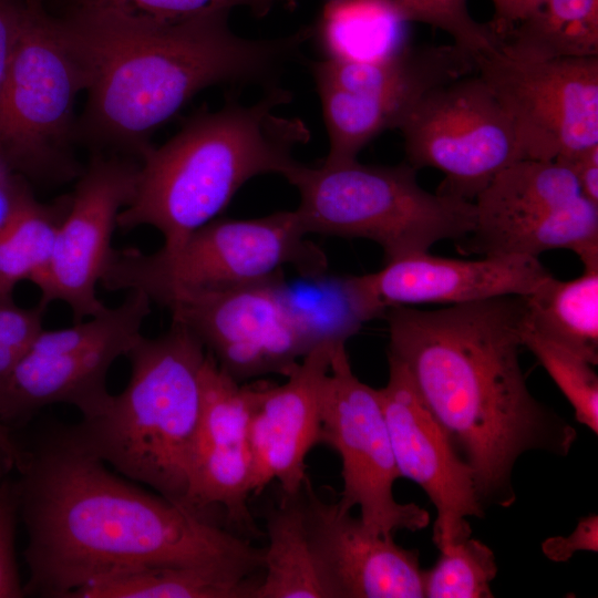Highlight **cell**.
<instances>
[{
	"mask_svg": "<svg viewBox=\"0 0 598 598\" xmlns=\"http://www.w3.org/2000/svg\"><path fill=\"white\" fill-rule=\"evenodd\" d=\"M16 471L28 535L24 595L72 598L97 579L144 566L264 564V549L120 477L69 427L23 448Z\"/></svg>",
	"mask_w": 598,
	"mask_h": 598,
	"instance_id": "1",
	"label": "cell"
},
{
	"mask_svg": "<svg viewBox=\"0 0 598 598\" xmlns=\"http://www.w3.org/2000/svg\"><path fill=\"white\" fill-rule=\"evenodd\" d=\"M384 317L388 355L473 470L483 506L515 503L513 470L524 453H569L576 430L533 396L519 363L523 296L435 310L394 306Z\"/></svg>",
	"mask_w": 598,
	"mask_h": 598,
	"instance_id": "2",
	"label": "cell"
},
{
	"mask_svg": "<svg viewBox=\"0 0 598 598\" xmlns=\"http://www.w3.org/2000/svg\"><path fill=\"white\" fill-rule=\"evenodd\" d=\"M231 11L177 21L62 13L58 27L86 78L78 144L92 154L138 161L151 136L202 90L270 79L310 35L275 40L238 35Z\"/></svg>",
	"mask_w": 598,
	"mask_h": 598,
	"instance_id": "3",
	"label": "cell"
},
{
	"mask_svg": "<svg viewBox=\"0 0 598 598\" xmlns=\"http://www.w3.org/2000/svg\"><path fill=\"white\" fill-rule=\"evenodd\" d=\"M290 92L272 86L251 105L235 101L189 118L166 143L140 161L135 194L117 217V228L157 229L171 249L217 218L249 179L283 177L298 164L292 152L309 141L299 118L277 109Z\"/></svg>",
	"mask_w": 598,
	"mask_h": 598,
	"instance_id": "4",
	"label": "cell"
},
{
	"mask_svg": "<svg viewBox=\"0 0 598 598\" xmlns=\"http://www.w3.org/2000/svg\"><path fill=\"white\" fill-rule=\"evenodd\" d=\"M206 353L199 339L175 321L156 338L143 336L126 354L131 374L124 390L70 432L122 476L184 506Z\"/></svg>",
	"mask_w": 598,
	"mask_h": 598,
	"instance_id": "5",
	"label": "cell"
},
{
	"mask_svg": "<svg viewBox=\"0 0 598 598\" xmlns=\"http://www.w3.org/2000/svg\"><path fill=\"white\" fill-rule=\"evenodd\" d=\"M409 163L365 165L358 159L317 167L298 163L285 177L299 193L296 212L307 234L370 239L385 262L461 240L475 225V205L431 193Z\"/></svg>",
	"mask_w": 598,
	"mask_h": 598,
	"instance_id": "6",
	"label": "cell"
},
{
	"mask_svg": "<svg viewBox=\"0 0 598 598\" xmlns=\"http://www.w3.org/2000/svg\"><path fill=\"white\" fill-rule=\"evenodd\" d=\"M85 73L41 0H25L16 51L0 92V162L30 184L75 181V102Z\"/></svg>",
	"mask_w": 598,
	"mask_h": 598,
	"instance_id": "7",
	"label": "cell"
},
{
	"mask_svg": "<svg viewBox=\"0 0 598 598\" xmlns=\"http://www.w3.org/2000/svg\"><path fill=\"white\" fill-rule=\"evenodd\" d=\"M307 235L296 209L249 219L215 218L171 249H115L101 285L109 291L138 290L156 302L175 291L260 282L285 266L297 272L328 269L326 255Z\"/></svg>",
	"mask_w": 598,
	"mask_h": 598,
	"instance_id": "8",
	"label": "cell"
},
{
	"mask_svg": "<svg viewBox=\"0 0 598 598\" xmlns=\"http://www.w3.org/2000/svg\"><path fill=\"white\" fill-rule=\"evenodd\" d=\"M151 302L144 292L128 291L121 305L94 317L66 328H43L0 377V422L21 426L53 404L72 405L82 419L101 414L112 398L109 371L143 337Z\"/></svg>",
	"mask_w": 598,
	"mask_h": 598,
	"instance_id": "9",
	"label": "cell"
},
{
	"mask_svg": "<svg viewBox=\"0 0 598 598\" xmlns=\"http://www.w3.org/2000/svg\"><path fill=\"white\" fill-rule=\"evenodd\" d=\"M475 225L458 240L464 254L538 258L569 249L584 269L598 268V205L557 161L519 159L502 171L474 199Z\"/></svg>",
	"mask_w": 598,
	"mask_h": 598,
	"instance_id": "10",
	"label": "cell"
},
{
	"mask_svg": "<svg viewBox=\"0 0 598 598\" xmlns=\"http://www.w3.org/2000/svg\"><path fill=\"white\" fill-rule=\"evenodd\" d=\"M399 130L408 163L441 171L437 192L470 202L525 159L507 113L476 71L429 91Z\"/></svg>",
	"mask_w": 598,
	"mask_h": 598,
	"instance_id": "11",
	"label": "cell"
},
{
	"mask_svg": "<svg viewBox=\"0 0 598 598\" xmlns=\"http://www.w3.org/2000/svg\"><path fill=\"white\" fill-rule=\"evenodd\" d=\"M320 443L331 446L341 461L338 505L350 512L358 507L359 518L371 533L393 538L401 530L427 527L431 517L426 509L394 497L393 486L401 476L379 391L353 373L344 344L331 351Z\"/></svg>",
	"mask_w": 598,
	"mask_h": 598,
	"instance_id": "12",
	"label": "cell"
},
{
	"mask_svg": "<svg viewBox=\"0 0 598 598\" xmlns=\"http://www.w3.org/2000/svg\"><path fill=\"white\" fill-rule=\"evenodd\" d=\"M475 71L507 113L524 158L555 161L598 145V56L528 60L499 47Z\"/></svg>",
	"mask_w": 598,
	"mask_h": 598,
	"instance_id": "13",
	"label": "cell"
},
{
	"mask_svg": "<svg viewBox=\"0 0 598 598\" xmlns=\"http://www.w3.org/2000/svg\"><path fill=\"white\" fill-rule=\"evenodd\" d=\"M138 172L136 158L91 155L75 179L48 267L35 283L41 306L61 301L70 308L74 322L106 308L96 288L114 254L112 239L117 217L135 194Z\"/></svg>",
	"mask_w": 598,
	"mask_h": 598,
	"instance_id": "14",
	"label": "cell"
},
{
	"mask_svg": "<svg viewBox=\"0 0 598 598\" xmlns=\"http://www.w3.org/2000/svg\"><path fill=\"white\" fill-rule=\"evenodd\" d=\"M278 275L236 287L175 291L156 302L238 382L269 373L286 377L306 352L280 305Z\"/></svg>",
	"mask_w": 598,
	"mask_h": 598,
	"instance_id": "15",
	"label": "cell"
},
{
	"mask_svg": "<svg viewBox=\"0 0 598 598\" xmlns=\"http://www.w3.org/2000/svg\"><path fill=\"white\" fill-rule=\"evenodd\" d=\"M389 379L378 389L395 464L436 509L433 543L439 549L471 536L468 517H483L471 466L432 414L405 368L389 357Z\"/></svg>",
	"mask_w": 598,
	"mask_h": 598,
	"instance_id": "16",
	"label": "cell"
},
{
	"mask_svg": "<svg viewBox=\"0 0 598 598\" xmlns=\"http://www.w3.org/2000/svg\"><path fill=\"white\" fill-rule=\"evenodd\" d=\"M306 528L328 598H422L419 553L371 533L338 503L319 497L307 478Z\"/></svg>",
	"mask_w": 598,
	"mask_h": 598,
	"instance_id": "17",
	"label": "cell"
},
{
	"mask_svg": "<svg viewBox=\"0 0 598 598\" xmlns=\"http://www.w3.org/2000/svg\"><path fill=\"white\" fill-rule=\"evenodd\" d=\"M200 383V414L184 506L200 514L212 506H220L230 522L254 529L248 508L254 385H241L209 352Z\"/></svg>",
	"mask_w": 598,
	"mask_h": 598,
	"instance_id": "18",
	"label": "cell"
},
{
	"mask_svg": "<svg viewBox=\"0 0 598 598\" xmlns=\"http://www.w3.org/2000/svg\"><path fill=\"white\" fill-rule=\"evenodd\" d=\"M337 347V346H336ZM333 347L303 355L279 385H254L249 420L251 494L277 481L283 497L302 492L306 458L320 443L322 398Z\"/></svg>",
	"mask_w": 598,
	"mask_h": 598,
	"instance_id": "19",
	"label": "cell"
},
{
	"mask_svg": "<svg viewBox=\"0 0 598 598\" xmlns=\"http://www.w3.org/2000/svg\"><path fill=\"white\" fill-rule=\"evenodd\" d=\"M386 310L420 303L460 305L503 296H526L551 274L530 256L463 260L419 252L367 274Z\"/></svg>",
	"mask_w": 598,
	"mask_h": 598,
	"instance_id": "20",
	"label": "cell"
},
{
	"mask_svg": "<svg viewBox=\"0 0 598 598\" xmlns=\"http://www.w3.org/2000/svg\"><path fill=\"white\" fill-rule=\"evenodd\" d=\"M280 305L306 354L322 344H346L364 323L384 317L367 275H337L328 269L297 272L275 280Z\"/></svg>",
	"mask_w": 598,
	"mask_h": 598,
	"instance_id": "21",
	"label": "cell"
},
{
	"mask_svg": "<svg viewBox=\"0 0 598 598\" xmlns=\"http://www.w3.org/2000/svg\"><path fill=\"white\" fill-rule=\"evenodd\" d=\"M475 71L474 56L454 43L412 48L369 63L323 59L313 78L365 95L399 111L404 120L432 89Z\"/></svg>",
	"mask_w": 598,
	"mask_h": 598,
	"instance_id": "22",
	"label": "cell"
},
{
	"mask_svg": "<svg viewBox=\"0 0 598 598\" xmlns=\"http://www.w3.org/2000/svg\"><path fill=\"white\" fill-rule=\"evenodd\" d=\"M262 564L221 560L155 565L118 571L78 590L72 598H252Z\"/></svg>",
	"mask_w": 598,
	"mask_h": 598,
	"instance_id": "23",
	"label": "cell"
},
{
	"mask_svg": "<svg viewBox=\"0 0 598 598\" xmlns=\"http://www.w3.org/2000/svg\"><path fill=\"white\" fill-rule=\"evenodd\" d=\"M406 24L386 0H326L316 31L324 59L369 63L409 45Z\"/></svg>",
	"mask_w": 598,
	"mask_h": 598,
	"instance_id": "24",
	"label": "cell"
},
{
	"mask_svg": "<svg viewBox=\"0 0 598 598\" xmlns=\"http://www.w3.org/2000/svg\"><path fill=\"white\" fill-rule=\"evenodd\" d=\"M523 299L528 328L598 363V269H584L571 280L551 275Z\"/></svg>",
	"mask_w": 598,
	"mask_h": 598,
	"instance_id": "25",
	"label": "cell"
},
{
	"mask_svg": "<svg viewBox=\"0 0 598 598\" xmlns=\"http://www.w3.org/2000/svg\"><path fill=\"white\" fill-rule=\"evenodd\" d=\"M266 526L265 575L252 598H328L309 543L301 493L271 508Z\"/></svg>",
	"mask_w": 598,
	"mask_h": 598,
	"instance_id": "26",
	"label": "cell"
},
{
	"mask_svg": "<svg viewBox=\"0 0 598 598\" xmlns=\"http://www.w3.org/2000/svg\"><path fill=\"white\" fill-rule=\"evenodd\" d=\"M499 48L528 60L598 56V0H545Z\"/></svg>",
	"mask_w": 598,
	"mask_h": 598,
	"instance_id": "27",
	"label": "cell"
},
{
	"mask_svg": "<svg viewBox=\"0 0 598 598\" xmlns=\"http://www.w3.org/2000/svg\"><path fill=\"white\" fill-rule=\"evenodd\" d=\"M70 199L68 194L41 203L30 193L0 228V297H12L18 283L35 285L43 276Z\"/></svg>",
	"mask_w": 598,
	"mask_h": 598,
	"instance_id": "28",
	"label": "cell"
},
{
	"mask_svg": "<svg viewBox=\"0 0 598 598\" xmlns=\"http://www.w3.org/2000/svg\"><path fill=\"white\" fill-rule=\"evenodd\" d=\"M329 136V152L323 162L357 159L374 137L386 130L399 128L403 115L374 99L315 79Z\"/></svg>",
	"mask_w": 598,
	"mask_h": 598,
	"instance_id": "29",
	"label": "cell"
},
{
	"mask_svg": "<svg viewBox=\"0 0 598 598\" xmlns=\"http://www.w3.org/2000/svg\"><path fill=\"white\" fill-rule=\"evenodd\" d=\"M440 550L435 564L423 570L426 598H492L497 565L493 550L471 536Z\"/></svg>",
	"mask_w": 598,
	"mask_h": 598,
	"instance_id": "30",
	"label": "cell"
},
{
	"mask_svg": "<svg viewBox=\"0 0 598 598\" xmlns=\"http://www.w3.org/2000/svg\"><path fill=\"white\" fill-rule=\"evenodd\" d=\"M523 346L534 353L574 409L576 420L598 433V377L592 364L543 338L525 323Z\"/></svg>",
	"mask_w": 598,
	"mask_h": 598,
	"instance_id": "31",
	"label": "cell"
},
{
	"mask_svg": "<svg viewBox=\"0 0 598 598\" xmlns=\"http://www.w3.org/2000/svg\"><path fill=\"white\" fill-rule=\"evenodd\" d=\"M277 0H66L64 13L109 16L133 21H177L246 8L264 17Z\"/></svg>",
	"mask_w": 598,
	"mask_h": 598,
	"instance_id": "32",
	"label": "cell"
},
{
	"mask_svg": "<svg viewBox=\"0 0 598 598\" xmlns=\"http://www.w3.org/2000/svg\"><path fill=\"white\" fill-rule=\"evenodd\" d=\"M408 22L437 28L452 38V43L475 56L493 51L501 40L489 24L473 18L468 0H386Z\"/></svg>",
	"mask_w": 598,
	"mask_h": 598,
	"instance_id": "33",
	"label": "cell"
},
{
	"mask_svg": "<svg viewBox=\"0 0 598 598\" xmlns=\"http://www.w3.org/2000/svg\"><path fill=\"white\" fill-rule=\"evenodd\" d=\"M43 306L24 308L13 297H0V377L25 352L43 329Z\"/></svg>",
	"mask_w": 598,
	"mask_h": 598,
	"instance_id": "34",
	"label": "cell"
},
{
	"mask_svg": "<svg viewBox=\"0 0 598 598\" xmlns=\"http://www.w3.org/2000/svg\"><path fill=\"white\" fill-rule=\"evenodd\" d=\"M18 503L13 484L0 485V598L24 596L16 557Z\"/></svg>",
	"mask_w": 598,
	"mask_h": 598,
	"instance_id": "35",
	"label": "cell"
},
{
	"mask_svg": "<svg viewBox=\"0 0 598 598\" xmlns=\"http://www.w3.org/2000/svg\"><path fill=\"white\" fill-rule=\"evenodd\" d=\"M543 553L553 561H567L577 551H598V516L582 517L569 536L547 538Z\"/></svg>",
	"mask_w": 598,
	"mask_h": 598,
	"instance_id": "36",
	"label": "cell"
},
{
	"mask_svg": "<svg viewBox=\"0 0 598 598\" xmlns=\"http://www.w3.org/2000/svg\"><path fill=\"white\" fill-rule=\"evenodd\" d=\"M24 6L25 0H0V92L16 51Z\"/></svg>",
	"mask_w": 598,
	"mask_h": 598,
	"instance_id": "37",
	"label": "cell"
},
{
	"mask_svg": "<svg viewBox=\"0 0 598 598\" xmlns=\"http://www.w3.org/2000/svg\"><path fill=\"white\" fill-rule=\"evenodd\" d=\"M555 161L570 169L581 195L598 205V145Z\"/></svg>",
	"mask_w": 598,
	"mask_h": 598,
	"instance_id": "38",
	"label": "cell"
},
{
	"mask_svg": "<svg viewBox=\"0 0 598 598\" xmlns=\"http://www.w3.org/2000/svg\"><path fill=\"white\" fill-rule=\"evenodd\" d=\"M545 0H492L494 13L488 23L501 42L523 20L533 14Z\"/></svg>",
	"mask_w": 598,
	"mask_h": 598,
	"instance_id": "39",
	"label": "cell"
},
{
	"mask_svg": "<svg viewBox=\"0 0 598 598\" xmlns=\"http://www.w3.org/2000/svg\"><path fill=\"white\" fill-rule=\"evenodd\" d=\"M30 193V183L0 162V228Z\"/></svg>",
	"mask_w": 598,
	"mask_h": 598,
	"instance_id": "40",
	"label": "cell"
},
{
	"mask_svg": "<svg viewBox=\"0 0 598 598\" xmlns=\"http://www.w3.org/2000/svg\"><path fill=\"white\" fill-rule=\"evenodd\" d=\"M20 454L19 443L14 440L11 429L0 422V464L11 466Z\"/></svg>",
	"mask_w": 598,
	"mask_h": 598,
	"instance_id": "41",
	"label": "cell"
},
{
	"mask_svg": "<svg viewBox=\"0 0 598 598\" xmlns=\"http://www.w3.org/2000/svg\"><path fill=\"white\" fill-rule=\"evenodd\" d=\"M286 1L289 2V3H292V2H293V0H286Z\"/></svg>",
	"mask_w": 598,
	"mask_h": 598,
	"instance_id": "42",
	"label": "cell"
}]
</instances>
